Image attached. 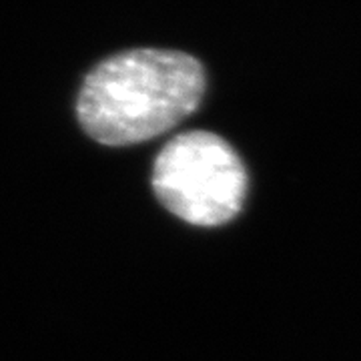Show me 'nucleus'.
Returning a JSON list of instances; mask_svg holds the SVG:
<instances>
[{
	"label": "nucleus",
	"instance_id": "nucleus-1",
	"mask_svg": "<svg viewBox=\"0 0 361 361\" xmlns=\"http://www.w3.org/2000/svg\"><path fill=\"white\" fill-rule=\"evenodd\" d=\"M205 89V68L187 52H118L101 61L82 80L78 125L92 141L106 147L151 141L193 115Z\"/></svg>",
	"mask_w": 361,
	"mask_h": 361
},
{
	"label": "nucleus",
	"instance_id": "nucleus-2",
	"mask_svg": "<svg viewBox=\"0 0 361 361\" xmlns=\"http://www.w3.org/2000/svg\"><path fill=\"white\" fill-rule=\"evenodd\" d=\"M159 203L195 227H221L243 209L249 177L243 159L223 137L187 130L173 137L153 163Z\"/></svg>",
	"mask_w": 361,
	"mask_h": 361
}]
</instances>
